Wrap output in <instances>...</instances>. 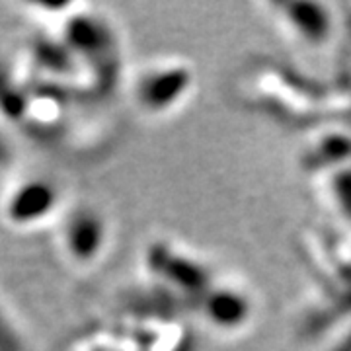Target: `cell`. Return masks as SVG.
<instances>
[{
	"instance_id": "1",
	"label": "cell",
	"mask_w": 351,
	"mask_h": 351,
	"mask_svg": "<svg viewBox=\"0 0 351 351\" xmlns=\"http://www.w3.org/2000/svg\"><path fill=\"white\" fill-rule=\"evenodd\" d=\"M172 86L180 84H191V75L186 66H162V69H151L143 80H138L137 96L138 101H143L147 108H152L151 112H164L162 108H168L170 104L174 106L176 101L182 100L184 94L170 90Z\"/></svg>"
}]
</instances>
